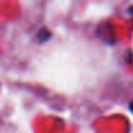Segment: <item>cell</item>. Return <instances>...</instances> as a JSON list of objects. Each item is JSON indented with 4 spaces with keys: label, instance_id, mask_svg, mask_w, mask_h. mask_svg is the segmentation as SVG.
Instances as JSON below:
<instances>
[]
</instances>
